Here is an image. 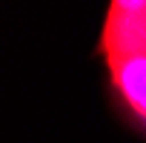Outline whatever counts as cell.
<instances>
[{
	"label": "cell",
	"instance_id": "1",
	"mask_svg": "<svg viewBox=\"0 0 146 143\" xmlns=\"http://www.w3.org/2000/svg\"><path fill=\"white\" fill-rule=\"evenodd\" d=\"M100 49L106 57L146 54V12H115L109 9Z\"/></svg>",
	"mask_w": 146,
	"mask_h": 143
},
{
	"label": "cell",
	"instance_id": "2",
	"mask_svg": "<svg viewBox=\"0 0 146 143\" xmlns=\"http://www.w3.org/2000/svg\"><path fill=\"white\" fill-rule=\"evenodd\" d=\"M109 77L120 100L146 120V54H126V57H106Z\"/></svg>",
	"mask_w": 146,
	"mask_h": 143
},
{
	"label": "cell",
	"instance_id": "3",
	"mask_svg": "<svg viewBox=\"0 0 146 143\" xmlns=\"http://www.w3.org/2000/svg\"><path fill=\"white\" fill-rule=\"evenodd\" d=\"M115 12H146V0H112Z\"/></svg>",
	"mask_w": 146,
	"mask_h": 143
}]
</instances>
